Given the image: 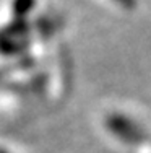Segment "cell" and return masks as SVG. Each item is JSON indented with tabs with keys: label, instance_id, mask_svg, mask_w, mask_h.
<instances>
[{
	"label": "cell",
	"instance_id": "1",
	"mask_svg": "<svg viewBox=\"0 0 151 153\" xmlns=\"http://www.w3.org/2000/svg\"><path fill=\"white\" fill-rule=\"evenodd\" d=\"M114 2L122 3V5H125L127 8H133L135 7V0H114Z\"/></svg>",
	"mask_w": 151,
	"mask_h": 153
}]
</instances>
